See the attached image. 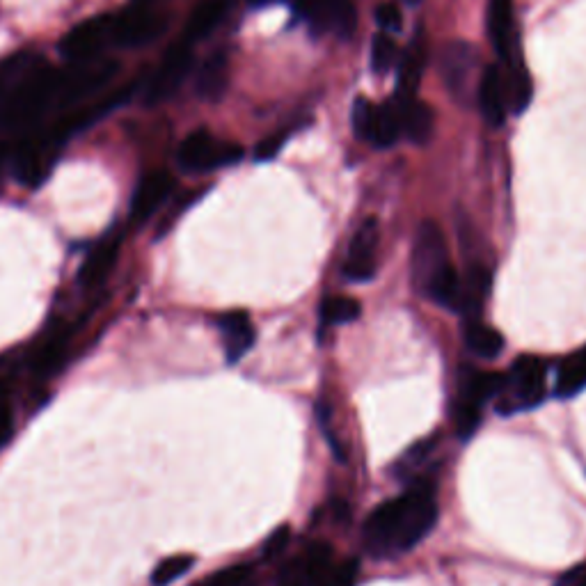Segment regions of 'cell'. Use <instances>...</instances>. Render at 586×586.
<instances>
[{
	"label": "cell",
	"instance_id": "obj_1",
	"mask_svg": "<svg viewBox=\"0 0 586 586\" xmlns=\"http://www.w3.org/2000/svg\"><path fill=\"white\" fill-rule=\"evenodd\" d=\"M438 522V502L429 479L413 481L406 493L380 504L362 527V543L371 557L394 559L406 554Z\"/></svg>",
	"mask_w": 586,
	"mask_h": 586
},
{
	"label": "cell",
	"instance_id": "obj_2",
	"mask_svg": "<svg viewBox=\"0 0 586 586\" xmlns=\"http://www.w3.org/2000/svg\"><path fill=\"white\" fill-rule=\"evenodd\" d=\"M410 271H413L415 289L424 298L442 307H449V310H456L461 275L451 266L447 239L440 225L433 223V220H424L417 229L413 257H410Z\"/></svg>",
	"mask_w": 586,
	"mask_h": 586
},
{
	"label": "cell",
	"instance_id": "obj_3",
	"mask_svg": "<svg viewBox=\"0 0 586 586\" xmlns=\"http://www.w3.org/2000/svg\"><path fill=\"white\" fill-rule=\"evenodd\" d=\"M548 390V367L541 358L522 355L502 376L500 390L495 397L497 413L504 417L525 413L541 406Z\"/></svg>",
	"mask_w": 586,
	"mask_h": 586
},
{
	"label": "cell",
	"instance_id": "obj_4",
	"mask_svg": "<svg viewBox=\"0 0 586 586\" xmlns=\"http://www.w3.org/2000/svg\"><path fill=\"white\" fill-rule=\"evenodd\" d=\"M60 74L51 67H39L33 74H28L26 81H21L17 90L5 99L3 120L14 129H26L35 124L46 106L51 104L58 94Z\"/></svg>",
	"mask_w": 586,
	"mask_h": 586
},
{
	"label": "cell",
	"instance_id": "obj_5",
	"mask_svg": "<svg viewBox=\"0 0 586 586\" xmlns=\"http://www.w3.org/2000/svg\"><path fill=\"white\" fill-rule=\"evenodd\" d=\"M179 165L188 172H211L227 165L239 163L243 158V149L236 142H227L213 136L209 131H193L181 142L179 147Z\"/></svg>",
	"mask_w": 586,
	"mask_h": 586
},
{
	"label": "cell",
	"instance_id": "obj_6",
	"mask_svg": "<svg viewBox=\"0 0 586 586\" xmlns=\"http://www.w3.org/2000/svg\"><path fill=\"white\" fill-rule=\"evenodd\" d=\"M479 69V53L472 44L467 42H449L442 49L440 71L442 81H445L447 90L458 104L467 106L472 101L474 90V74Z\"/></svg>",
	"mask_w": 586,
	"mask_h": 586
},
{
	"label": "cell",
	"instance_id": "obj_7",
	"mask_svg": "<svg viewBox=\"0 0 586 586\" xmlns=\"http://www.w3.org/2000/svg\"><path fill=\"white\" fill-rule=\"evenodd\" d=\"M296 12L314 30L348 39L358 28V12L351 0H296Z\"/></svg>",
	"mask_w": 586,
	"mask_h": 586
},
{
	"label": "cell",
	"instance_id": "obj_8",
	"mask_svg": "<svg viewBox=\"0 0 586 586\" xmlns=\"http://www.w3.org/2000/svg\"><path fill=\"white\" fill-rule=\"evenodd\" d=\"M163 26V14L152 0H133L126 10L110 21V37L122 46H138L158 35Z\"/></svg>",
	"mask_w": 586,
	"mask_h": 586
},
{
	"label": "cell",
	"instance_id": "obj_9",
	"mask_svg": "<svg viewBox=\"0 0 586 586\" xmlns=\"http://www.w3.org/2000/svg\"><path fill=\"white\" fill-rule=\"evenodd\" d=\"M190 62H193V51H190V42L181 39V42L172 44L168 53L163 55L161 65L156 67L152 81L147 85V94L145 99L149 104H161V101L170 99L177 87L184 81Z\"/></svg>",
	"mask_w": 586,
	"mask_h": 586
},
{
	"label": "cell",
	"instance_id": "obj_10",
	"mask_svg": "<svg viewBox=\"0 0 586 586\" xmlns=\"http://www.w3.org/2000/svg\"><path fill=\"white\" fill-rule=\"evenodd\" d=\"M378 220L367 218L355 229L344 259V277L351 282H369L376 275V252H378Z\"/></svg>",
	"mask_w": 586,
	"mask_h": 586
},
{
	"label": "cell",
	"instance_id": "obj_11",
	"mask_svg": "<svg viewBox=\"0 0 586 586\" xmlns=\"http://www.w3.org/2000/svg\"><path fill=\"white\" fill-rule=\"evenodd\" d=\"M115 69H117L115 62L101 60V62H87V65L76 69L74 74L69 76H60L58 94H55V97L60 99V106L67 108L71 104H78V101L85 99L87 94L101 90V87L113 78Z\"/></svg>",
	"mask_w": 586,
	"mask_h": 586
},
{
	"label": "cell",
	"instance_id": "obj_12",
	"mask_svg": "<svg viewBox=\"0 0 586 586\" xmlns=\"http://www.w3.org/2000/svg\"><path fill=\"white\" fill-rule=\"evenodd\" d=\"M131 90H133V85H126V87H122V90L108 94V97L94 101V104H90V106L74 108L65 117H60V120L53 124V129L46 133V136H49L55 145H60V142H65L67 138L74 136V133L83 131L85 126H90L92 122L101 120V117L110 113V110H113L115 106H120L126 97H131Z\"/></svg>",
	"mask_w": 586,
	"mask_h": 586
},
{
	"label": "cell",
	"instance_id": "obj_13",
	"mask_svg": "<svg viewBox=\"0 0 586 586\" xmlns=\"http://www.w3.org/2000/svg\"><path fill=\"white\" fill-rule=\"evenodd\" d=\"M55 147L58 145L49 136H35L23 142L17 154V177L23 186H42L51 172Z\"/></svg>",
	"mask_w": 586,
	"mask_h": 586
},
{
	"label": "cell",
	"instance_id": "obj_14",
	"mask_svg": "<svg viewBox=\"0 0 586 586\" xmlns=\"http://www.w3.org/2000/svg\"><path fill=\"white\" fill-rule=\"evenodd\" d=\"M477 101L483 120L493 129H500L506 122V110H509V90H506V76L497 65H490L481 71Z\"/></svg>",
	"mask_w": 586,
	"mask_h": 586
},
{
	"label": "cell",
	"instance_id": "obj_15",
	"mask_svg": "<svg viewBox=\"0 0 586 586\" xmlns=\"http://www.w3.org/2000/svg\"><path fill=\"white\" fill-rule=\"evenodd\" d=\"M110 17H94L78 23L62 37L60 53L67 60H87L104 46L110 37Z\"/></svg>",
	"mask_w": 586,
	"mask_h": 586
},
{
	"label": "cell",
	"instance_id": "obj_16",
	"mask_svg": "<svg viewBox=\"0 0 586 586\" xmlns=\"http://www.w3.org/2000/svg\"><path fill=\"white\" fill-rule=\"evenodd\" d=\"M174 188V179L170 172L154 170L140 179V184L131 200V220L133 223H145L149 216L161 209V204L168 200Z\"/></svg>",
	"mask_w": 586,
	"mask_h": 586
},
{
	"label": "cell",
	"instance_id": "obj_17",
	"mask_svg": "<svg viewBox=\"0 0 586 586\" xmlns=\"http://www.w3.org/2000/svg\"><path fill=\"white\" fill-rule=\"evenodd\" d=\"M490 282H493V275H490L488 266L472 264L467 268L461 275V282H458V300L454 312L461 314L463 319H479L483 303H486L490 293Z\"/></svg>",
	"mask_w": 586,
	"mask_h": 586
},
{
	"label": "cell",
	"instance_id": "obj_18",
	"mask_svg": "<svg viewBox=\"0 0 586 586\" xmlns=\"http://www.w3.org/2000/svg\"><path fill=\"white\" fill-rule=\"evenodd\" d=\"M488 35L497 55L504 62H511L518 49L513 0H488Z\"/></svg>",
	"mask_w": 586,
	"mask_h": 586
},
{
	"label": "cell",
	"instance_id": "obj_19",
	"mask_svg": "<svg viewBox=\"0 0 586 586\" xmlns=\"http://www.w3.org/2000/svg\"><path fill=\"white\" fill-rule=\"evenodd\" d=\"M218 330L223 335L227 362H239L255 344V326L248 312H225L218 316Z\"/></svg>",
	"mask_w": 586,
	"mask_h": 586
},
{
	"label": "cell",
	"instance_id": "obj_20",
	"mask_svg": "<svg viewBox=\"0 0 586 586\" xmlns=\"http://www.w3.org/2000/svg\"><path fill=\"white\" fill-rule=\"evenodd\" d=\"M117 257H120V239H106L104 243H99L83 261L81 271H78V284L83 289L99 287L108 273L113 271Z\"/></svg>",
	"mask_w": 586,
	"mask_h": 586
},
{
	"label": "cell",
	"instance_id": "obj_21",
	"mask_svg": "<svg viewBox=\"0 0 586 586\" xmlns=\"http://www.w3.org/2000/svg\"><path fill=\"white\" fill-rule=\"evenodd\" d=\"M502 376L493 374V371H481L474 367H463L458 371V399L470 401L474 406H483V403L495 399L497 390H500Z\"/></svg>",
	"mask_w": 586,
	"mask_h": 586
},
{
	"label": "cell",
	"instance_id": "obj_22",
	"mask_svg": "<svg viewBox=\"0 0 586 586\" xmlns=\"http://www.w3.org/2000/svg\"><path fill=\"white\" fill-rule=\"evenodd\" d=\"M399 110L403 136L413 140L415 145H426L433 133V110L415 97H401Z\"/></svg>",
	"mask_w": 586,
	"mask_h": 586
},
{
	"label": "cell",
	"instance_id": "obj_23",
	"mask_svg": "<svg viewBox=\"0 0 586 586\" xmlns=\"http://www.w3.org/2000/svg\"><path fill=\"white\" fill-rule=\"evenodd\" d=\"M229 7H232V0H200L186 23V42H197V39L209 37L223 23Z\"/></svg>",
	"mask_w": 586,
	"mask_h": 586
},
{
	"label": "cell",
	"instance_id": "obj_24",
	"mask_svg": "<svg viewBox=\"0 0 586 586\" xmlns=\"http://www.w3.org/2000/svg\"><path fill=\"white\" fill-rule=\"evenodd\" d=\"M463 342L467 351L483 360H495L504 351V337L495 328L479 319H465L463 323Z\"/></svg>",
	"mask_w": 586,
	"mask_h": 586
},
{
	"label": "cell",
	"instance_id": "obj_25",
	"mask_svg": "<svg viewBox=\"0 0 586 586\" xmlns=\"http://www.w3.org/2000/svg\"><path fill=\"white\" fill-rule=\"evenodd\" d=\"M67 337V330H55L35 348V353L30 355V371L35 378H49L62 367L67 355Z\"/></svg>",
	"mask_w": 586,
	"mask_h": 586
},
{
	"label": "cell",
	"instance_id": "obj_26",
	"mask_svg": "<svg viewBox=\"0 0 586 586\" xmlns=\"http://www.w3.org/2000/svg\"><path fill=\"white\" fill-rule=\"evenodd\" d=\"M403 136L401 129V110L399 101H385V104L376 106L374 122H371L369 145L374 147H392L394 142Z\"/></svg>",
	"mask_w": 586,
	"mask_h": 586
},
{
	"label": "cell",
	"instance_id": "obj_27",
	"mask_svg": "<svg viewBox=\"0 0 586 586\" xmlns=\"http://www.w3.org/2000/svg\"><path fill=\"white\" fill-rule=\"evenodd\" d=\"M582 390H586V346L577 348L559 364L557 383H554V394L561 399L577 397Z\"/></svg>",
	"mask_w": 586,
	"mask_h": 586
},
{
	"label": "cell",
	"instance_id": "obj_28",
	"mask_svg": "<svg viewBox=\"0 0 586 586\" xmlns=\"http://www.w3.org/2000/svg\"><path fill=\"white\" fill-rule=\"evenodd\" d=\"M296 561L300 575H303V586H328L330 573L335 568V557H332L330 545L316 543Z\"/></svg>",
	"mask_w": 586,
	"mask_h": 586
},
{
	"label": "cell",
	"instance_id": "obj_29",
	"mask_svg": "<svg viewBox=\"0 0 586 586\" xmlns=\"http://www.w3.org/2000/svg\"><path fill=\"white\" fill-rule=\"evenodd\" d=\"M229 83V60L225 53H213L204 62L197 76V94L207 101H218L223 97Z\"/></svg>",
	"mask_w": 586,
	"mask_h": 586
},
{
	"label": "cell",
	"instance_id": "obj_30",
	"mask_svg": "<svg viewBox=\"0 0 586 586\" xmlns=\"http://www.w3.org/2000/svg\"><path fill=\"white\" fill-rule=\"evenodd\" d=\"M426 67V49L422 44H413L399 62V94L401 97H415V90L422 81Z\"/></svg>",
	"mask_w": 586,
	"mask_h": 586
},
{
	"label": "cell",
	"instance_id": "obj_31",
	"mask_svg": "<svg viewBox=\"0 0 586 586\" xmlns=\"http://www.w3.org/2000/svg\"><path fill=\"white\" fill-rule=\"evenodd\" d=\"M511 74L506 78V90H509V106L513 108V113H522L532 101V78H529L527 69L522 62L518 60V55H513V60L509 62Z\"/></svg>",
	"mask_w": 586,
	"mask_h": 586
},
{
	"label": "cell",
	"instance_id": "obj_32",
	"mask_svg": "<svg viewBox=\"0 0 586 586\" xmlns=\"http://www.w3.org/2000/svg\"><path fill=\"white\" fill-rule=\"evenodd\" d=\"M435 445H438V438H429V440H422L417 442V445L410 447L406 454H403L397 467H394V472H397V477L403 481H422L419 479V470L426 465V461L433 456Z\"/></svg>",
	"mask_w": 586,
	"mask_h": 586
},
{
	"label": "cell",
	"instance_id": "obj_33",
	"mask_svg": "<svg viewBox=\"0 0 586 586\" xmlns=\"http://www.w3.org/2000/svg\"><path fill=\"white\" fill-rule=\"evenodd\" d=\"M360 303L346 296H328L321 305V319L328 326H344L360 316Z\"/></svg>",
	"mask_w": 586,
	"mask_h": 586
},
{
	"label": "cell",
	"instance_id": "obj_34",
	"mask_svg": "<svg viewBox=\"0 0 586 586\" xmlns=\"http://www.w3.org/2000/svg\"><path fill=\"white\" fill-rule=\"evenodd\" d=\"M257 573L250 564H236L227 566L223 570H216L209 577H204L202 582L193 586H255Z\"/></svg>",
	"mask_w": 586,
	"mask_h": 586
},
{
	"label": "cell",
	"instance_id": "obj_35",
	"mask_svg": "<svg viewBox=\"0 0 586 586\" xmlns=\"http://www.w3.org/2000/svg\"><path fill=\"white\" fill-rule=\"evenodd\" d=\"M399 62V49L392 35L380 33L376 35L374 44H371V69L376 74H387Z\"/></svg>",
	"mask_w": 586,
	"mask_h": 586
},
{
	"label": "cell",
	"instance_id": "obj_36",
	"mask_svg": "<svg viewBox=\"0 0 586 586\" xmlns=\"http://www.w3.org/2000/svg\"><path fill=\"white\" fill-rule=\"evenodd\" d=\"M193 564H195V559L190 557V554H174V557L163 559L154 570L152 584L154 586H170L172 582H177L179 577H184L188 570L193 568Z\"/></svg>",
	"mask_w": 586,
	"mask_h": 586
},
{
	"label": "cell",
	"instance_id": "obj_37",
	"mask_svg": "<svg viewBox=\"0 0 586 586\" xmlns=\"http://www.w3.org/2000/svg\"><path fill=\"white\" fill-rule=\"evenodd\" d=\"M454 413H451V419H454V429L458 433V438H472L474 431L479 429L481 424V406H474L470 401L456 399L454 401Z\"/></svg>",
	"mask_w": 586,
	"mask_h": 586
},
{
	"label": "cell",
	"instance_id": "obj_38",
	"mask_svg": "<svg viewBox=\"0 0 586 586\" xmlns=\"http://www.w3.org/2000/svg\"><path fill=\"white\" fill-rule=\"evenodd\" d=\"M374 110L376 104H371L369 99H358L353 104V129H355V136L362 138L364 142L369 140V133H371V122H374Z\"/></svg>",
	"mask_w": 586,
	"mask_h": 586
},
{
	"label": "cell",
	"instance_id": "obj_39",
	"mask_svg": "<svg viewBox=\"0 0 586 586\" xmlns=\"http://www.w3.org/2000/svg\"><path fill=\"white\" fill-rule=\"evenodd\" d=\"M376 21H378V26L383 28V33H387V35L399 33L401 26H403V14L399 10V5L397 3H380L376 7Z\"/></svg>",
	"mask_w": 586,
	"mask_h": 586
},
{
	"label": "cell",
	"instance_id": "obj_40",
	"mask_svg": "<svg viewBox=\"0 0 586 586\" xmlns=\"http://www.w3.org/2000/svg\"><path fill=\"white\" fill-rule=\"evenodd\" d=\"M358 573H360V564L355 559L339 561V564H335V568H332L328 586H355V582H358Z\"/></svg>",
	"mask_w": 586,
	"mask_h": 586
},
{
	"label": "cell",
	"instance_id": "obj_41",
	"mask_svg": "<svg viewBox=\"0 0 586 586\" xmlns=\"http://www.w3.org/2000/svg\"><path fill=\"white\" fill-rule=\"evenodd\" d=\"M14 431V417H12V406L10 397H7V387L3 380H0V449L7 445V440L12 438Z\"/></svg>",
	"mask_w": 586,
	"mask_h": 586
},
{
	"label": "cell",
	"instance_id": "obj_42",
	"mask_svg": "<svg viewBox=\"0 0 586 586\" xmlns=\"http://www.w3.org/2000/svg\"><path fill=\"white\" fill-rule=\"evenodd\" d=\"M289 136H291V129L273 133V136H268L266 140H261L259 147H257V154H255L257 161H268V158H273L284 147V142L289 140Z\"/></svg>",
	"mask_w": 586,
	"mask_h": 586
},
{
	"label": "cell",
	"instance_id": "obj_43",
	"mask_svg": "<svg viewBox=\"0 0 586 586\" xmlns=\"http://www.w3.org/2000/svg\"><path fill=\"white\" fill-rule=\"evenodd\" d=\"M289 536H291V529L289 527H280L277 532H273L268 536V541L264 545V559L266 561H273L280 557V554L287 550L289 545Z\"/></svg>",
	"mask_w": 586,
	"mask_h": 586
},
{
	"label": "cell",
	"instance_id": "obj_44",
	"mask_svg": "<svg viewBox=\"0 0 586 586\" xmlns=\"http://www.w3.org/2000/svg\"><path fill=\"white\" fill-rule=\"evenodd\" d=\"M554 586H586V561L566 570L564 575H559V580L554 582Z\"/></svg>",
	"mask_w": 586,
	"mask_h": 586
},
{
	"label": "cell",
	"instance_id": "obj_45",
	"mask_svg": "<svg viewBox=\"0 0 586 586\" xmlns=\"http://www.w3.org/2000/svg\"><path fill=\"white\" fill-rule=\"evenodd\" d=\"M5 158H7V147H5V145H0V168H3Z\"/></svg>",
	"mask_w": 586,
	"mask_h": 586
},
{
	"label": "cell",
	"instance_id": "obj_46",
	"mask_svg": "<svg viewBox=\"0 0 586 586\" xmlns=\"http://www.w3.org/2000/svg\"><path fill=\"white\" fill-rule=\"evenodd\" d=\"M252 5H264V3H271V0H250Z\"/></svg>",
	"mask_w": 586,
	"mask_h": 586
}]
</instances>
